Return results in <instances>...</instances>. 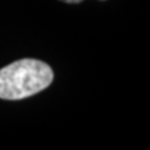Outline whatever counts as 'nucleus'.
Returning a JSON list of instances; mask_svg holds the SVG:
<instances>
[{
	"instance_id": "1",
	"label": "nucleus",
	"mask_w": 150,
	"mask_h": 150,
	"mask_svg": "<svg viewBox=\"0 0 150 150\" xmlns=\"http://www.w3.org/2000/svg\"><path fill=\"white\" fill-rule=\"evenodd\" d=\"M54 80L50 66L37 59H21L0 69V98L19 100L42 91Z\"/></svg>"
},
{
	"instance_id": "2",
	"label": "nucleus",
	"mask_w": 150,
	"mask_h": 150,
	"mask_svg": "<svg viewBox=\"0 0 150 150\" xmlns=\"http://www.w3.org/2000/svg\"><path fill=\"white\" fill-rule=\"evenodd\" d=\"M60 1H64L66 4H79L83 0H60Z\"/></svg>"
}]
</instances>
